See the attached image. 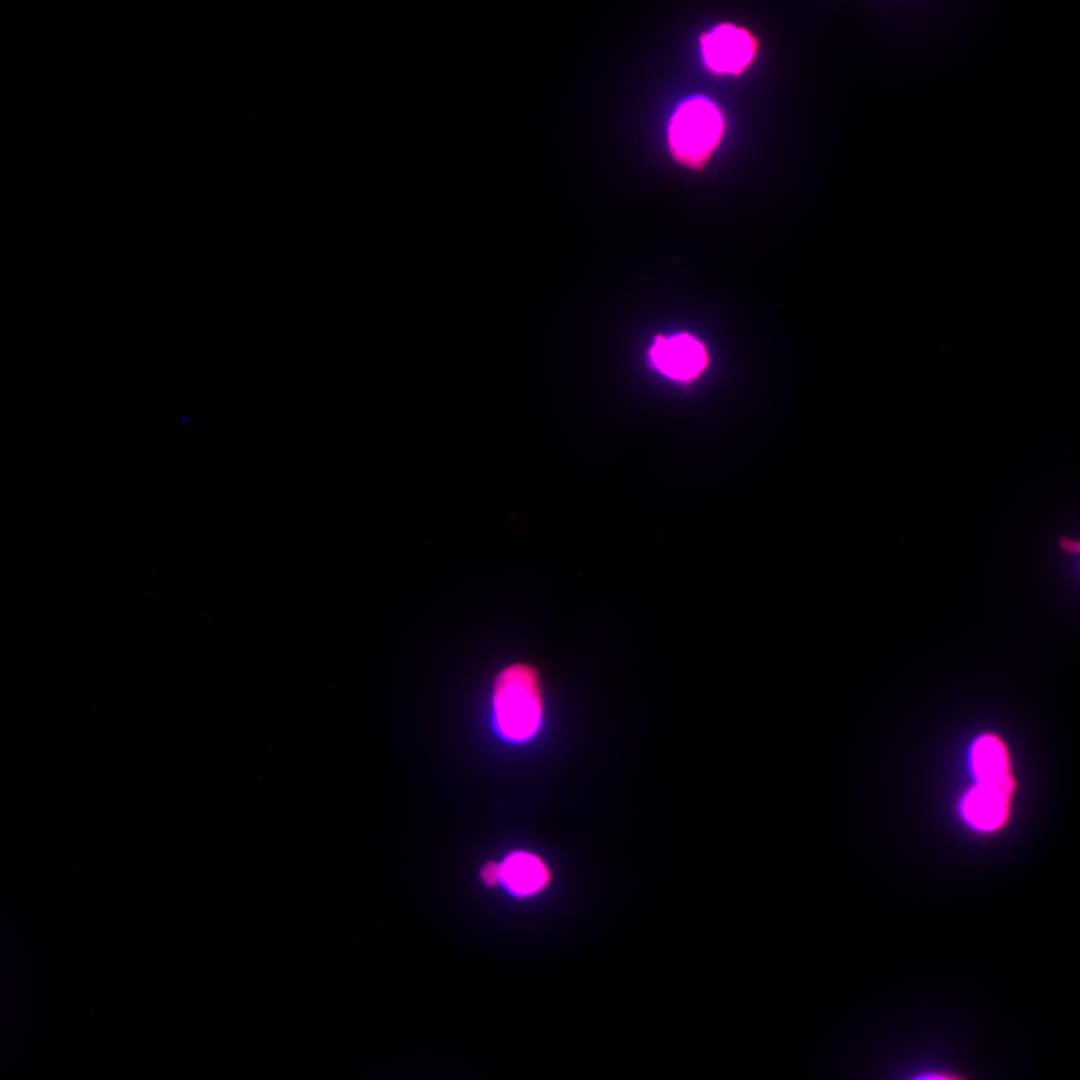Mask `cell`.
Wrapping results in <instances>:
<instances>
[{
  "label": "cell",
  "instance_id": "cell-1",
  "mask_svg": "<svg viewBox=\"0 0 1080 1080\" xmlns=\"http://www.w3.org/2000/svg\"><path fill=\"white\" fill-rule=\"evenodd\" d=\"M497 732L507 741L524 742L538 731L543 716L542 680L537 668L515 663L501 670L493 686Z\"/></svg>",
  "mask_w": 1080,
  "mask_h": 1080
},
{
  "label": "cell",
  "instance_id": "cell-2",
  "mask_svg": "<svg viewBox=\"0 0 1080 1080\" xmlns=\"http://www.w3.org/2000/svg\"><path fill=\"white\" fill-rule=\"evenodd\" d=\"M723 132L719 108L705 97H692L682 102L669 120V150L678 163L700 170L720 144Z\"/></svg>",
  "mask_w": 1080,
  "mask_h": 1080
},
{
  "label": "cell",
  "instance_id": "cell-3",
  "mask_svg": "<svg viewBox=\"0 0 1080 1080\" xmlns=\"http://www.w3.org/2000/svg\"><path fill=\"white\" fill-rule=\"evenodd\" d=\"M701 50L706 66L718 74L738 75L754 60L757 41L743 27L723 23L701 37Z\"/></svg>",
  "mask_w": 1080,
  "mask_h": 1080
},
{
  "label": "cell",
  "instance_id": "cell-4",
  "mask_svg": "<svg viewBox=\"0 0 1080 1080\" xmlns=\"http://www.w3.org/2000/svg\"><path fill=\"white\" fill-rule=\"evenodd\" d=\"M651 358L663 373L682 380L697 375L707 361L704 347L687 335L657 339L651 348Z\"/></svg>",
  "mask_w": 1080,
  "mask_h": 1080
},
{
  "label": "cell",
  "instance_id": "cell-5",
  "mask_svg": "<svg viewBox=\"0 0 1080 1080\" xmlns=\"http://www.w3.org/2000/svg\"><path fill=\"white\" fill-rule=\"evenodd\" d=\"M1010 794L997 785L977 782L962 800V815L969 825L978 830H994L1007 817Z\"/></svg>",
  "mask_w": 1080,
  "mask_h": 1080
},
{
  "label": "cell",
  "instance_id": "cell-6",
  "mask_svg": "<svg viewBox=\"0 0 1080 1080\" xmlns=\"http://www.w3.org/2000/svg\"><path fill=\"white\" fill-rule=\"evenodd\" d=\"M969 757L978 783L997 785L1012 792L1008 755L999 737L989 733L979 736L971 745Z\"/></svg>",
  "mask_w": 1080,
  "mask_h": 1080
},
{
  "label": "cell",
  "instance_id": "cell-7",
  "mask_svg": "<svg viewBox=\"0 0 1080 1080\" xmlns=\"http://www.w3.org/2000/svg\"><path fill=\"white\" fill-rule=\"evenodd\" d=\"M501 879L518 895H528L541 889L548 879L543 862L528 853H515L501 865Z\"/></svg>",
  "mask_w": 1080,
  "mask_h": 1080
},
{
  "label": "cell",
  "instance_id": "cell-8",
  "mask_svg": "<svg viewBox=\"0 0 1080 1080\" xmlns=\"http://www.w3.org/2000/svg\"><path fill=\"white\" fill-rule=\"evenodd\" d=\"M481 878L483 882L488 886L496 885L501 879V865L497 863H487L481 871Z\"/></svg>",
  "mask_w": 1080,
  "mask_h": 1080
},
{
  "label": "cell",
  "instance_id": "cell-9",
  "mask_svg": "<svg viewBox=\"0 0 1080 1080\" xmlns=\"http://www.w3.org/2000/svg\"><path fill=\"white\" fill-rule=\"evenodd\" d=\"M1059 546L1066 552L1076 554L1079 553V542L1067 537H1061L1059 539Z\"/></svg>",
  "mask_w": 1080,
  "mask_h": 1080
}]
</instances>
